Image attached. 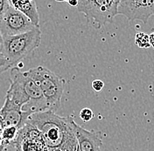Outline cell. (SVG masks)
I'll list each match as a JSON object with an SVG mask.
<instances>
[{"label":"cell","instance_id":"6da1fadb","mask_svg":"<svg viewBox=\"0 0 154 151\" xmlns=\"http://www.w3.org/2000/svg\"><path fill=\"white\" fill-rule=\"evenodd\" d=\"M71 120V117H61L51 110H47L32 113L27 122L41 133L48 148L61 151H77L78 143Z\"/></svg>","mask_w":154,"mask_h":151},{"label":"cell","instance_id":"7a4b0ae2","mask_svg":"<svg viewBox=\"0 0 154 151\" xmlns=\"http://www.w3.org/2000/svg\"><path fill=\"white\" fill-rule=\"evenodd\" d=\"M10 87L5 98L21 107L23 112L35 113L49 110V107L37 83L27 71L13 66L10 73Z\"/></svg>","mask_w":154,"mask_h":151},{"label":"cell","instance_id":"3957f363","mask_svg":"<svg viewBox=\"0 0 154 151\" xmlns=\"http://www.w3.org/2000/svg\"><path fill=\"white\" fill-rule=\"evenodd\" d=\"M40 41L41 31L39 28H34L17 36L4 37L1 53L13 67L21 60L32 56L40 45Z\"/></svg>","mask_w":154,"mask_h":151},{"label":"cell","instance_id":"277c9868","mask_svg":"<svg viewBox=\"0 0 154 151\" xmlns=\"http://www.w3.org/2000/svg\"><path fill=\"white\" fill-rule=\"evenodd\" d=\"M29 76L37 83L49 107V110L56 112L61 104L65 88V80L44 66H37L27 71Z\"/></svg>","mask_w":154,"mask_h":151},{"label":"cell","instance_id":"5b68a950","mask_svg":"<svg viewBox=\"0 0 154 151\" xmlns=\"http://www.w3.org/2000/svg\"><path fill=\"white\" fill-rule=\"evenodd\" d=\"M119 0H80L77 10L82 12L88 23L96 28H100L109 23H112L118 14Z\"/></svg>","mask_w":154,"mask_h":151},{"label":"cell","instance_id":"8992f818","mask_svg":"<svg viewBox=\"0 0 154 151\" xmlns=\"http://www.w3.org/2000/svg\"><path fill=\"white\" fill-rule=\"evenodd\" d=\"M34 28L38 27H35L25 15L11 5L0 22V32L3 38L20 35Z\"/></svg>","mask_w":154,"mask_h":151},{"label":"cell","instance_id":"52a82bcc","mask_svg":"<svg viewBox=\"0 0 154 151\" xmlns=\"http://www.w3.org/2000/svg\"><path fill=\"white\" fill-rule=\"evenodd\" d=\"M117 13L130 21L140 20L146 24L149 18L154 15V0H122L119 2Z\"/></svg>","mask_w":154,"mask_h":151},{"label":"cell","instance_id":"ba28073f","mask_svg":"<svg viewBox=\"0 0 154 151\" xmlns=\"http://www.w3.org/2000/svg\"><path fill=\"white\" fill-rule=\"evenodd\" d=\"M31 115V113L23 112L21 107L7 98H5V103L0 109V117L4 126H15L19 128V130L26 123H27Z\"/></svg>","mask_w":154,"mask_h":151},{"label":"cell","instance_id":"9c48e42d","mask_svg":"<svg viewBox=\"0 0 154 151\" xmlns=\"http://www.w3.org/2000/svg\"><path fill=\"white\" fill-rule=\"evenodd\" d=\"M71 126L75 134L79 151H100L103 145L100 133L89 131L71 120Z\"/></svg>","mask_w":154,"mask_h":151},{"label":"cell","instance_id":"30bf717a","mask_svg":"<svg viewBox=\"0 0 154 151\" xmlns=\"http://www.w3.org/2000/svg\"><path fill=\"white\" fill-rule=\"evenodd\" d=\"M12 146L16 151H43L47 147L43 136H30L19 133Z\"/></svg>","mask_w":154,"mask_h":151},{"label":"cell","instance_id":"8fae6325","mask_svg":"<svg viewBox=\"0 0 154 151\" xmlns=\"http://www.w3.org/2000/svg\"><path fill=\"white\" fill-rule=\"evenodd\" d=\"M10 4L12 7L20 11L31 21V23L39 28V15H38L36 2L33 0H11Z\"/></svg>","mask_w":154,"mask_h":151},{"label":"cell","instance_id":"7c38bea8","mask_svg":"<svg viewBox=\"0 0 154 151\" xmlns=\"http://www.w3.org/2000/svg\"><path fill=\"white\" fill-rule=\"evenodd\" d=\"M18 132L19 128L15 126H6L2 129V136L5 147L12 145V142L18 135Z\"/></svg>","mask_w":154,"mask_h":151},{"label":"cell","instance_id":"4fadbf2b","mask_svg":"<svg viewBox=\"0 0 154 151\" xmlns=\"http://www.w3.org/2000/svg\"><path fill=\"white\" fill-rule=\"evenodd\" d=\"M135 44L139 48L146 49L151 47L149 35L144 32H138L135 36Z\"/></svg>","mask_w":154,"mask_h":151},{"label":"cell","instance_id":"5bb4252c","mask_svg":"<svg viewBox=\"0 0 154 151\" xmlns=\"http://www.w3.org/2000/svg\"><path fill=\"white\" fill-rule=\"evenodd\" d=\"M93 117H94V113L90 108H87V107L83 108L80 112V118L83 122H89L90 120L93 119Z\"/></svg>","mask_w":154,"mask_h":151},{"label":"cell","instance_id":"9a60e30c","mask_svg":"<svg viewBox=\"0 0 154 151\" xmlns=\"http://www.w3.org/2000/svg\"><path fill=\"white\" fill-rule=\"evenodd\" d=\"M11 7L10 1L8 0H0V22L4 18L5 14Z\"/></svg>","mask_w":154,"mask_h":151},{"label":"cell","instance_id":"2e32d148","mask_svg":"<svg viewBox=\"0 0 154 151\" xmlns=\"http://www.w3.org/2000/svg\"><path fill=\"white\" fill-rule=\"evenodd\" d=\"M12 66H11L9 61L3 56V54L0 53V74H3L4 72L9 70L10 68H11Z\"/></svg>","mask_w":154,"mask_h":151},{"label":"cell","instance_id":"e0dca14e","mask_svg":"<svg viewBox=\"0 0 154 151\" xmlns=\"http://www.w3.org/2000/svg\"><path fill=\"white\" fill-rule=\"evenodd\" d=\"M104 86V83L100 80H96L92 82V88L96 91V92H100L102 91V89Z\"/></svg>","mask_w":154,"mask_h":151},{"label":"cell","instance_id":"ac0fdd59","mask_svg":"<svg viewBox=\"0 0 154 151\" xmlns=\"http://www.w3.org/2000/svg\"><path fill=\"white\" fill-rule=\"evenodd\" d=\"M6 149V147L5 146L3 136H2V130H0V151H3Z\"/></svg>","mask_w":154,"mask_h":151},{"label":"cell","instance_id":"d6986e66","mask_svg":"<svg viewBox=\"0 0 154 151\" xmlns=\"http://www.w3.org/2000/svg\"><path fill=\"white\" fill-rule=\"evenodd\" d=\"M149 39H150V45H151V47L154 49V32L151 33L149 35Z\"/></svg>","mask_w":154,"mask_h":151},{"label":"cell","instance_id":"ffe728a7","mask_svg":"<svg viewBox=\"0 0 154 151\" xmlns=\"http://www.w3.org/2000/svg\"><path fill=\"white\" fill-rule=\"evenodd\" d=\"M67 4L73 6V7H77V5H78V1H77V0H70V1H67Z\"/></svg>","mask_w":154,"mask_h":151},{"label":"cell","instance_id":"44dd1931","mask_svg":"<svg viewBox=\"0 0 154 151\" xmlns=\"http://www.w3.org/2000/svg\"><path fill=\"white\" fill-rule=\"evenodd\" d=\"M3 41H4V38H3V35L0 32V53H1V49L3 47Z\"/></svg>","mask_w":154,"mask_h":151},{"label":"cell","instance_id":"7402d4cb","mask_svg":"<svg viewBox=\"0 0 154 151\" xmlns=\"http://www.w3.org/2000/svg\"><path fill=\"white\" fill-rule=\"evenodd\" d=\"M43 151H61V150H60V149H50V148L46 147Z\"/></svg>","mask_w":154,"mask_h":151},{"label":"cell","instance_id":"603a6c76","mask_svg":"<svg viewBox=\"0 0 154 151\" xmlns=\"http://www.w3.org/2000/svg\"><path fill=\"white\" fill-rule=\"evenodd\" d=\"M3 151H8V150H7V149H5V150H3Z\"/></svg>","mask_w":154,"mask_h":151},{"label":"cell","instance_id":"cb8c5ba5","mask_svg":"<svg viewBox=\"0 0 154 151\" xmlns=\"http://www.w3.org/2000/svg\"><path fill=\"white\" fill-rule=\"evenodd\" d=\"M77 151H79V149H77Z\"/></svg>","mask_w":154,"mask_h":151}]
</instances>
